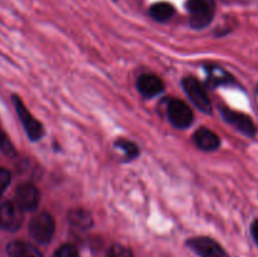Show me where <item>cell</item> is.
<instances>
[{
    "label": "cell",
    "mask_w": 258,
    "mask_h": 257,
    "mask_svg": "<svg viewBox=\"0 0 258 257\" xmlns=\"http://www.w3.org/2000/svg\"><path fill=\"white\" fill-rule=\"evenodd\" d=\"M251 233H252V237H253L254 242H256L257 246H258V218L254 219V221L252 222Z\"/></svg>",
    "instance_id": "44dd1931"
},
{
    "label": "cell",
    "mask_w": 258,
    "mask_h": 257,
    "mask_svg": "<svg viewBox=\"0 0 258 257\" xmlns=\"http://www.w3.org/2000/svg\"><path fill=\"white\" fill-rule=\"evenodd\" d=\"M207 72H208V83L212 87L233 83V77L227 71H224L223 68L208 67L207 68Z\"/></svg>",
    "instance_id": "5bb4252c"
},
{
    "label": "cell",
    "mask_w": 258,
    "mask_h": 257,
    "mask_svg": "<svg viewBox=\"0 0 258 257\" xmlns=\"http://www.w3.org/2000/svg\"><path fill=\"white\" fill-rule=\"evenodd\" d=\"M116 148H117L118 150L122 151L127 159H134L139 155L138 145L134 144L133 141L122 140V139H121V140H118L117 143H116Z\"/></svg>",
    "instance_id": "2e32d148"
},
{
    "label": "cell",
    "mask_w": 258,
    "mask_h": 257,
    "mask_svg": "<svg viewBox=\"0 0 258 257\" xmlns=\"http://www.w3.org/2000/svg\"><path fill=\"white\" fill-rule=\"evenodd\" d=\"M23 209L15 202H4L0 206V228L15 232L23 224Z\"/></svg>",
    "instance_id": "8992f818"
},
{
    "label": "cell",
    "mask_w": 258,
    "mask_h": 257,
    "mask_svg": "<svg viewBox=\"0 0 258 257\" xmlns=\"http://www.w3.org/2000/svg\"><path fill=\"white\" fill-rule=\"evenodd\" d=\"M40 201V193L35 185L30 183L22 184L18 186L15 193V203L23 211H34Z\"/></svg>",
    "instance_id": "9c48e42d"
},
{
    "label": "cell",
    "mask_w": 258,
    "mask_h": 257,
    "mask_svg": "<svg viewBox=\"0 0 258 257\" xmlns=\"http://www.w3.org/2000/svg\"><path fill=\"white\" fill-rule=\"evenodd\" d=\"M136 86H138L139 92L145 98L155 97V96L160 95L164 91V88H165L163 80L160 77H158L156 75H153V73L141 75L138 78Z\"/></svg>",
    "instance_id": "30bf717a"
},
{
    "label": "cell",
    "mask_w": 258,
    "mask_h": 257,
    "mask_svg": "<svg viewBox=\"0 0 258 257\" xmlns=\"http://www.w3.org/2000/svg\"><path fill=\"white\" fill-rule=\"evenodd\" d=\"M186 10L189 13V23L194 29L208 27L216 14L214 0H188Z\"/></svg>",
    "instance_id": "6da1fadb"
},
{
    "label": "cell",
    "mask_w": 258,
    "mask_h": 257,
    "mask_svg": "<svg viewBox=\"0 0 258 257\" xmlns=\"http://www.w3.org/2000/svg\"><path fill=\"white\" fill-rule=\"evenodd\" d=\"M222 116L227 122L231 123L233 127H236L243 135L248 136V138H253L256 135V125L249 116L238 112V111L231 110V108H223Z\"/></svg>",
    "instance_id": "ba28073f"
},
{
    "label": "cell",
    "mask_w": 258,
    "mask_h": 257,
    "mask_svg": "<svg viewBox=\"0 0 258 257\" xmlns=\"http://www.w3.org/2000/svg\"><path fill=\"white\" fill-rule=\"evenodd\" d=\"M54 257H78V251L73 244H63L55 251Z\"/></svg>",
    "instance_id": "d6986e66"
},
{
    "label": "cell",
    "mask_w": 258,
    "mask_h": 257,
    "mask_svg": "<svg viewBox=\"0 0 258 257\" xmlns=\"http://www.w3.org/2000/svg\"><path fill=\"white\" fill-rule=\"evenodd\" d=\"M0 150L8 156H14L15 155V149L14 145L10 141L9 136L7 135V133L3 128L2 123H0Z\"/></svg>",
    "instance_id": "e0dca14e"
},
{
    "label": "cell",
    "mask_w": 258,
    "mask_h": 257,
    "mask_svg": "<svg viewBox=\"0 0 258 257\" xmlns=\"http://www.w3.org/2000/svg\"><path fill=\"white\" fill-rule=\"evenodd\" d=\"M13 103H14L15 110H17L19 120L24 127L25 133H27L28 138L33 141L40 140L44 135V127H43L42 123L28 111V108L25 107L23 101L18 96H13Z\"/></svg>",
    "instance_id": "7a4b0ae2"
},
{
    "label": "cell",
    "mask_w": 258,
    "mask_h": 257,
    "mask_svg": "<svg viewBox=\"0 0 258 257\" xmlns=\"http://www.w3.org/2000/svg\"><path fill=\"white\" fill-rule=\"evenodd\" d=\"M149 14L150 17L153 18L154 20L156 22H168L169 19L173 18V15L175 14V9L171 4L165 2H161V3H156V4L151 5L150 10H149Z\"/></svg>",
    "instance_id": "4fadbf2b"
},
{
    "label": "cell",
    "mask_w": 258,
    "mask_h": 257,
    "mask_svg": "<svg viewBox=\"0 0 258 257\" xmlns=\"http://www.w3.org/2000/svg\"><path fill=\"white\" fill-rule=\"evenodd\" d=\"M68 221L78 229H88L92 226V217L83 209H73L68 214Z\"/></svg>",
    "instance_id": "9a60e30c"
},
{
    "label": "cell",
    "mask_w": 258,
    "mask_h": 257,
    "mask_svg": "<svg viewBox=\"0 0 258 257\" xmlns=\"http://www.w3.org/2000/svg\"><path fill=\"white\" fill-rule=\"evenodd\" d=\"M55 231L54 219L48 213H39L29 223V233L38 243L45 244L52 239Z\"/></svg>",
    "instance_id": "3957f363"
},
{
    "label": "cell",
    "mask_w": 258,
    "mask_h": 257,
    "mask_svg": "<svg viewBox=\"0 0 258 257\" xmlns=\"http://www.w3.org/2000/svg\"><path fill=\"white\" fill-rule=\"evenodd\" d=\"M193 140L196 143V145L198 146L201 150L204 151H213L217 150L221 145V139L213 131L208 130V128L203 127L199 128L198 131H196L193 136Z\"/></svg>",
    "instance_id": "8fae6325"
},
{
    "label": "cell",
    "mask_w": 258,
    "mask_h": 257,
    "mask_svg": "<svg viewBox=\"0 0 258 257\" xmlns=\"http://www.w3.org/2000/svg\"><path fill=\"white\" fill-rule=\"evenodd\" d=\"M12 181V174L8 169L0 168V198H2L3 193L5 191V189L8 188V185Z\"/></svg>",
    "instance_id": "ffe728a7"
},
{
    "label": "cell",
    "mask_w": 258,
    "mask_h": 257,
    "mask_svg": "<svg viewBox=\"0 0 258 257\" xmlns=\"http://www.w3.org/2000/svg\"><path fill=\"white\" fill-rule=\"evenodd\" d=\"M257 95H258V85H257Z\"/></svg>",
    "instance_id": "7402d4cb"
},
{
    "label": "cell",
    "mask_w": 258,
    "mask_h": 257,
    "mask_svg": "<svg viewBox=\"0 0 258 257\" xmlns=\"http://www.w3.org/2000/svg\"><path fill=\"white\" fill-rule=\"evenodd\" d=\"M107 257H133V252L122 244H113Z\"/></svg>",
    "instance_id": "ac0fdd59"
},
{
    "label": "cell",
    "mask_w": 258,
    "mask_h": 257,
    "mask_svg": "<svg viewBox=\"0 0 258 257\" xmlns=\"http://www.w3.org/2000/svg\"><path fill=\"white\" fill-rule=\"evenodd\" d=\"M168 117L176 128H186L193 123L194 115L191 108L181 100H171L168 105Z\"/></svg>",
    "instance_id": "5b68a950"
},
{
    "label": "cell",
    "mask_w": 258,
    "mask_h": 257,
    "mask_svg": "<svg viewBox=\"0 0 258 257\" xmlns=\"http://www.w3.org/2000/svg\"><path fill=\"white\" fill-rule=\"evenodd\" d=\"M189 247L201 257H229L219 243L209 237H197L188 241Z\"/></svg>",
    "instance_id": "52a82bcc"
},
{
    "label": "cell",
    "mask_w": 258,
    "mask_h": 257,
    "mask_svg": "<svg viewBox=\"0 0 258 257\" xmlns=\"http://www.w3.org/2000/svg\"><path fill=\"white\" fill-rule=\"evenodd\" d=\"M184 88V92L188 96L189 100L194 103L197 108L204 113H211L212 112V103L208 97V93L204 90L203 86L193 77H186L184 78L181 82Z\"/></svg>",
    "instance_id": "277c9868"
},
{
    "label": "cell",
    "mask_w": 258,
    "mask_h": 257,
    "mask_svg": "<svg viewBox=\"0 0 258 257\" xmlns=\"http://www.w3.org/2000/svg\"><path fill=\"white\" fill-rule=\"evenodd\" d=\"M7 251L10 257H43V254L34 246L22 241L10 242Z\"/></svg>",
    "instance_id": "7c38bea8"
}]
</instances>
